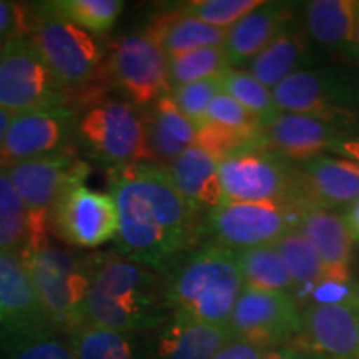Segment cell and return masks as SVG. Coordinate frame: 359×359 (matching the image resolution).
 Here are the masks:
<instances>
[{
    "label": "cell",
    "mask_w": 359,
    "mask_h": 359,
    "mask_svg": "<svg viewBox=\"0 0 359 359\" xmlns=\"http://www.w3.org/2000/svg\"><path fill=\"white\" fill-rule=\"evenodd\" d=\"M25 35L65 90H79L100 74L103 45L95 35L62 19L45 2L27 8Z\"/></svg>",
    "instance_id": "8992f818"
},
{
    "label": "cell",
    "mask_w": 359,
    "mask_h": 359,
    "mask_svg": "<svg viewBox=\"0 0 359 359\" xmlns=\"http://www.w3.org/2000/svg\"><path fill=\"white\" fill-rule=\"evenodd\" d=\"M275 248L280 253L294 285V298L298 291L313 293L318 285L325 283V268H323L320 255L298 228H293L286 235H283L275 243Z\"/></svg>",
    "instance_id": "4dcf8cb0"
},
{
    "label": "cell",
    "mask_w": 359,
    "mask_h": 359,
    "mask_svg": "<svg viewBox=\"0 0 359 359\" xmlns=\"http://www.w3.org/2000/svg\"><path fill=\"white\" fill-rule=\"evenodd\" d=\"M27 8L0 0V47L17 34H25Z\"/></svg>",
    "instance_id": "f35d334b"
},
{
    "label": "cell",
    "mask_w": 359,
    "mask_h": 359,
    "mask_svg": "<svg viewBox=\"0 0 359 359\" xmlns=\"http://www.w3.org/2000/svg\"><path fill=\"white\" fill-rule=\"evenodd\" d=\"M77 151L110 172L148 161L142 110L125 100H98L79 114Z\"/></svg>",
    "instance_id": "52a82bcc"
},
{
    "label": "cell",
    "mask_w": 359,
    "mask_h": 359,
    "mask_svg": "<svg viewBox=\"0 0 359 359\" xmlns=\"http://www.w3.org/2000/svg\"><path fill=\"white\" fill-rule=\"evenodd\" d=\"M303 210L283 201H223L205 215V235L212 238V243L233 251L275 245L296 228Z\"/></svg>",
    "instance_id": "8fae6325"
},
{
    "label": "cell",
    "mask_w": 359,
    "mask_h": 359,
    "mask_svg": "<svg viewBox=\"0 0 359 359\" xmlns=\"http://www.w3.org/2000/svg\"><path fill=\"white\" fill-rule=\"evenodd\" d=\"M48 231L70 248H98L118 231L115 201L109 193L88 188L85 180L72 182L53 205Z\"/></svg>",
    "instance_id": "7c38bea8"
},
{
    "label": "cell",
    "mask_w": 359,
    "mask_h": 359,
    "mask_svg": "<svg viewBox=\"0 0 359 359\" xmlns=\"http://www.w3.org/2000/svg\"><path fill=\"white\" fill-rule=\"evenodd\" d=\"M354 11V0H313L306 4V29L309 37L323 48L359 64Z\"/></svg>",
    "instance_id": "d4e9b609"
},
{
    "label": "cell",
    "mask_w": 359,
    "mask_h": 359,
    "mask_svg": "<svg viewBox=\"0 0 359 359\" xmlns=\"http://www.w3.org/2000/svg\"><path fill=\"white\" fill-rule=\"evenodd\" d=\"M299 344L325 359L359 358V314L353 298L339 303H308L302 309Z\"/></svg>",
    "instance_id": "2e32d148"
},
{
    "label": "cell",
    "mask_w": 359,
    "mask_h": 359,
    "mask_svg": "<svg viewBox=\"0 0 359 359\" xmlns=\"http://www.w3.org/2000/svg\"><path fill=\"white\" fill-rule=\"evenodd\" d=\"M331 154H338L343 156V158L353 160L359 165V137L344 138V140H341L338 145L331 150Z\"/></svg>",
    "instance_id": "60d3db41"
},
{
    "label": "cell",
    "mask_w": 359,
    "mask_h": 359,
    "mask_svg": "<svg viewBox=\"0 0 359 359\" xmlns=\"http://www.w3.org/2000/svg\"><path fill=\"white\" fill-rule=\"evenodd\" d=\"M236 259L246 288L294 294V285L275 245L240 250Z\"/></svg>",
    "instance_id": "f1b7e54d"
},
{
    "label": "cell",
    "mask_w": 359,
    "mask_h": 359,
    "mask_svg": "<svg viewBox=\"0 0 359 359\" xmlns=\"http://www.w3.org/2000/svg\"><path fill=\"white\" fill-rule=\"evenodd\" d=\"M264 351L246 341L233 338L228 341L213 359H263Z\"/></svg>",
    "instance_id": "ab89813d"
},
{
    "label": "cell",
    "mask_w": 359,
    "mask_h": 359,
    "mask_svg": "<svg viewBox=\"0 0 359 359\" xmlns=\"http://www.w3.org/2000/svg\"><path fill=\"white\" fill-rule=\"evenodd\" d=\"M29 245V218L19 193L0 165V251L22 253Z\"/></svg>",
    "instance_id": "836d02e7"
},
{
    "label": "cell",
    "mask_w": 359,
    "mask_h": 359,
    "mask_svg": "<svg viewBox=\"0 0 359 359\" xmlns=\"http://www.w3.org/2000/svg\"><path fill=\"white\" fill-rule=\"evenodd\" d=\"M45 4L62 19L95 37H102L114 29L125 7V2L120 0H55Z\"/></svg>",
    "instance_id": "1f68e13d"
},
{
    "label": "cell",
    "mask_w": 359,
    "mask_h": 359,
    "mask_svg": "<svg viewBox=\"0 0 359 359\" xmlns=\"http://www.w3.org/2000/svg\"><path fill=\"white\" fill-rule=\"evenodd\" d=\"M79 111L52 105L12 116L0 148V165L42 158L75 148Z\"/></svg>",
    "instance_id": "9a60e30c"
},
{
    "label": "cell",
    "mask_w": 359,
    "mask_h": 359,
    "mask_svg": "<svg viewBox=\"0 0 359 359\" xmlns=\"http://www.w3.org/2000/svg\"><path fill=\"white\" fill-rule=\"evenodd\" d=\"M75 359H145L137 334L85 321L67 334Z\"/></svg>",
    "instance_id": "83f0119b"
},
{
    "label": "cell",
    "mask_w": 359,
    "mask_h": 359,
    "mask_svg": "<svg viewBox=\"0 0 359 359\" xmlns=\"http://www.w3.org/2000/svg\"><path fill=\"white\" fill-rule=\"evenodd\" d=\"M296 359H325V358H323L321 354H318L316 351H313V349L304 348V346H302V344H299V354H298V358H296Z\"/></svg>",
    "instance_id": "f6af8a7d"
},
{
    "label": "cell",
    "mask_w": 359,
    "mask_h": 359,
    "mask_svg": "<svg viewBox=\"0 0 359 359\" xmlns=\"http://www.w3.org/2000/svg\"><path fill=\"white\" fill-rule=\"evenodd\" d=\"M354 302H356L358 314H359V285H354ZM358 359H359V358H358Z\"/></svg>",
    "instance_id": "7dc6e473"
},
{
    "label": "cell",
    "mask_w": 359,
    "mask_h": 359,
    "mask_svg": "<svg viewBox=\"0 0 359 359\" xmlns=\"http://www.w3.org/2000/svg\"><path fill=\"white\" fill-rule=\"evenodd\" d=\"M296 228L320 255L325 268V283L351 285L354 240L343 215L321 208H304Z\"/></svg>",
    "instance_id": "d6986e66"
},
{
    "label": "cell",
    "mask_w": 359,
    "mask_h": 359,
    "mask_svg": "<svg viewBox=\"0 0 359 359\" xmlns=\"http://www.w3.org/2000/svg\"><path fill=\"white\" fill-rule=\"evenodd\" d=\"M218 163L219 161L208 151L193 145L172 163L165 165L180 195L201 215L223 203Z\"/></svg>",
    "instance_id": "cb8c5ba5"
},
{
    "label": "cell",
    "mask_w": 359,
    "mask_h": 359,
    "mask_svg": "<svg viewBox=\"0 0 359 359\" xmlns=\"http://www.w3.org/2000/svg\"><path fill=\"white\" fill-rule=\"evenodd\" d=\"M12 115H8L6 110L0 109V148H2L4 138H6V133L8 130V125H11Z\"/></svg>",
    "instance_id": "ee69618b"
},
{
    "label": "cell",
    "mask_w": 359,
    "mask_h": 359,
    "mask_svg": "<svg viewBox=\"0 0 359 359\" xmlns=\"http://www.w3.org/2000/svg\"><path fill=\"white\" fill-rule=\"evenodd\" d=\"M304 208L346 210L359 200V165L343 156L320 155L294 165Z\"/></svg>",
    "instance_id": "e0dca14e"
},
{
    "label": "cell",
    "mask_w": 359,
    "mask_h": 359,
    "mask_svg": "<svg viewBox=\"0 0 359 359\" xmlns=\"http://www.w3.org/2000/svg\"><path fill=\"white\" fill-rule=\"evenodd\" d=\"M170 316L160 271L116 251L93 253L85 321L138 334L158 330Z\"/></svg>",
    "instance_id": "7a4b0ae2"
},
{
    "label": "cell",
    "mask_w": 359,
    "mask_h": 359,
    "mask_svg": "<svg viewBox=\"0 0 359 359\" xmlns=\"http://www.w3.org/2000/svg\"><path fill=\"white\" fill-rule=\"evenodd\" d=\"M222 92V80L217 77L172 88L170 97L173 98L178 110L198 128L206 123L210 105Z\"/></svg>",
    "instance_id": "8d00e7d4"
},
{
    "label": "cell",
    "mask_w": 359,
    "mask_h": 359,
    "mask_svg": "<svg viewBox=\"0 0 359 359\" xmlns=\"http://www.w3.org/2000/svg\"><path fill=\"white\" fill-rule=\"evenodd\" d=\"M50 326L19 253L0 251V333Z\"/></svg>",
    "instance_id": "44dd1931"
},
{
    "label": "cell",
    "mask_w": 359,
    "mask_h": 359,
    "mask_svg": "<svg viewBox=\"0 0 359 359\" xmlns=\"http://www.w3.org/2000/svg\"><path fill=\"white\" fill-rule=\"evenodd\" d=\"M206 122L219 125V127L228 130H235V132L253 135V137H259V130H262V122L257 116L224 92L215 97L208 109Z\"/></svg>",
    "instance_id": "74e56055"
},
{
    "label": "cell",
    "mask_w": 359,
    "mask_h": 359,
    "mask_svg": "<svg viewBox=\"0 0 359 359\" xmlns=\"http://www.w3.org/2000/svg\"><path fill=\"white\" fill-rule=\"evenodd\" d=\"M294 8L288 2H263L226 30L223 48L230 69L250 64L269 42L293 24Z\"/></svg>",
    "instance_id": "7402d4cb"
},
{
    "label": "cell",
    "mask_w": 359,
    "mask_h": 359,
    "mask_svg": "<svg viewBox=\"0 0 359 359\" xmlns=\"http://www.w3.org/2000/svg\"><path fill=\"white\" fill-rule=\"evenodd\" d=\"M264 0H195L178 7L185 15L198 19L205 24L228 30L246 13L263 6Z\"/></svg>",
    "instance_id": "d590c367"
},
{
    "label": "cell",
    "mask_w": 359,
    "mask_h": 359,
    "mask_svg": "<svg viewBox=\"0 0 359 359\" xmlns=\"http://www.w3.org/2000/svg\"><path fill=\"white\" fill-rule=\"evenodd\" d=\"M341 215H343V219L346 223L349 233H351L353 240L359 241V200L354 201L346 212H343Z\"/></svg>",
    "instance_id": "7bdbcfd3"
},
{
    "label": "cell",
    "mask_w": 359,
    "mask_h": 359,
    "mask_svg": "<svg viewBox=\"0 0 359 359\" xmlns=\"http://www.w3.org/2000/svg\"><path fill=\"white\" fill-rule=\"evenodd\" d=\"M140 110L145 123L148 161L168 165L196 143V127L178 110L170 93Z\"/></svg>",
    "instance_id": "603a6c76"
},
{
    "label": "cell",
    "mask_w": 359,
    "mask_h": 359,
    "mask_svg": "<svg viewBox=\"0 0 359 359\" xmlns=\"http://www.w3.org/2000/svg\"><path fill=\"white\" fill-rule=\"evenodd\" d=\"M281 114H298L359 137V72L353 67H316L296 72L273 88Z\"/></svg>",
    "instance_id": "5b68a950"
},
{
    "label": "cell",
    "mask_w": 359,
    "mask_h": 359,
    "mask_svg": "<svg viewBox=\"0 0 359 359\" xmlns=\"http://www.w3.org/2000/svg\"><path fill=\"white\" fill-rule=\"evenodd\" d=\"M219 80H222L223 92L241 103L246 110H250L262 125L269 123L281 114L275 103L273 90L264 87L250 72L230 69L224 72Z\"/></svg>",
    "instance_id": "e575fe53"
},
{
    "label": "cell",
    "mask_w": 359,
    "mask_h": 359,
    "mask_svg": "<svg viewBox=\"0 0 359 359\" xmlns=\"http://www.w3.org/2000/svg\"><path fill=\"white\" fill-rule=\"evenodd\" d=\"M19 193L29 218V245L24 251L40 248L48 241V219L62 191L77 180H87L90 167L72 148L64 154L4 165Z\"/></svg>",
    "instance_id": "ba28073f"
},
{
    "label": "cell",
    "mask_w": 359,
    "mask_h": 359,
    "mask_svg": "<svg viewBox=\"0 0 359 359\" xmlns=\"http://www.w3.org/2000/svg\"><path fill=\"white\" fill-rule=\"evenodd\" d=\"M45 318L53 330L69 334L85 323V299L92 281L93 255L79 253L70 246L53 245L22 251Z\"/></svg>",
    "instance_id": "277c9868"
},
{
    "label": "cell",
    "mask_w": 359,
    "mask_h": 359,
    "mask_svg": "<svg viewBox=\"0 0 359 359\" xmlns=\"http://www.w3.org/2000/svg\"><path fill=\"white\" fill-rule=\"evenodd\" d=\"M109 195L118 215L114 251L156 271L205 236V215L180 195L165 165L142 161L110 172Z\"/></svg>",
    "instance_id": "6da1fadb"
},
{
    "label": "cell",
    "mask_w": 359,
    "mask_h": 359,
    "mask_svg": "<svg viewBox=\"0 0 359 359\" xmlns=\"http://www.w3.org/2000/svg\"><path fill=\"white\" fill-rule=\"evenodd\" d=\"M161 275L172 314L215 326H228L245 288L236 251L212 241L175 259Z\"/></svg>",
    "instance_id": "3957f363"
},
{
    "label": "cell",
    "mask_w": 359,
    "mask_h": 359,
    "mask_svg": "<svg viewBox=\"0 0 359 359\" xmlns=\"http://www.w3.org/2000/svg\"><path fill=\"white\" fill-rule=\"evenodd\" d=\"M0 359H75L64 334L52 326L0 333Z\"/></svg>",
    "instance_id": "f546056e"
},
{
    "label": "cell",
    "mask_w": 359,
    "mask_h": 359,
    "mask_svg": "<svg viewBox=\"0 0 359 359\" xmlns=\"http://www.w3.org/2000/svg\"><path fill=\"white\" fill-rule=\"evenodd\" d=\"M218 175L223 201H283L304 208L294 165L263 148L259 142L223 158Z\"/></svg>",
    "instance_id": "9c48e42d"
},
{
    "label": "cell",
    "mask_w": 359,
    "mask_h": 359,
    "mask_svg": "<svg viewBox=\"0 0 359 359\" xmlns=\"http://www.w3.org/2000/svg\"><path fill=\"white\" fill-rule=\"evenodd\" d=\"M52 105H67L62 87L25 34L0 47V109L15 116Z\"/></svg>",
    "instance_id": "30bf717a"
},
{
    "label": "cell",
    "mask_w": 359,
    "mask_h": 359,
    "mask_svg": "<svg viewBox=\"0 0 359 359\" xmlns=\"http://www.w3.org/2000/svg\"><path fill=\"white\" fill-rule=\"evenodd\" d=\"M233 339L228 326H215L172 314L155 330L147 359H213Z\"/></svg>",
    "instance_id": "ffe728a7"
},
{
    "label": "cell",
    "mask_w": 359,
    "mask_h": 359,
    "mask_svg": "<svg viewBox=\"0 0 359 359\" xmlns=\"http://www.w3.org/2000/svg\"><path fill=\"white\" fill-rule=\"evenodd\" d=\"M109 74L115 87L138 109H147L170 93L167 55L147 32L127 34L115 40Z\"/></svg>",
    "instance_id": "5bb4252c"
},
{
    "label": "cell",
    "mask_w": 359,
    "mask_h": 359,
    "mask_svg": "<svg viewBox=\"0 0 359 359\" xmlns=\"http://www.w3.org/2000/svg\"><path fill=\"white\" fill-rule=\"evenodd\" d=\"M170 90L201 80L222 77L230 70L226 52L222 47H206L167 58Z\"/></svg>",
    "instance_id": "d6a6232c"
},
{
    "label": "cell",
    "mask_w": 359,
    "mask_h": 359,
    "mask_svg": "<svg viewBox=\"0 0 359 359\" xmlns=\"http://www.w3.org/2000/svg\"><path fill=\"white\" fill-rule=\"evenodd\" d=\"M348 135L330 125L298 114H280L259 130V145L288 161H299L331 154Z\"/></svg>",
    "instance_id": "ac0fdd59"
},
{
    "label": "cell",
    "mask_w": 359,
    "mask_h": 359,
    "mask_svg": "<svg viewBox=\"0 0 359 359\" xmlns=\"http://www.w3.org/2000/svg\"><path fill=\"white\" fill-rule=\"evenodd\" d=\"M228 330L264 353L293 343L302 334V309L294 294L243 288L233 308Z\"/></svg>",
    "instance_id": "4fadbf2b"
},
{
    "label": "cell",
    "mask_w": 359,
    "mask_h": 359,
    "mask_svg": "<svg viewBox=\"0 0 359 359\" xmlns=\"http://www.w3.org/2000/svg\"><path fill=\"white\" fill-rule=\"evenodd\" d=\"M299 354V344L298 341H293V343L283 344V346L273 348L269 351L264 353L263 359H296Z\"/></svg>",
    "instance_id": "b9f144b4"
},
{
    "label": "cell",
    "mask_w": 359,
    "mask_h": 359,
    "mask_svg": "<svg viewBox=\"0 0 359 359\" xmlns=\"http://www.w3.org/2000/svg\"><path fill=\"white\" fill-rule=\"evenodd\" d=\"M313 48L306 34L298 25L286 27L248 64V72L264 87L273 90L296 74L314 64Z\"/></svg>",
    "instance_id": "484cf974"
},
{
    "label": "cell",
    "mask_w": 359,
    "mask_h": 359,
    "mask_svg": "<svg viewBox=\"0 0 359 359\" xmlns=\"http://www.w3.org/2000/svg\"><path fill=\"white\" fill-rule=\"evenodd\" d=\"M354 20H356V40L359 45V2H356V11H354Z\"/></svg>",
    "instance_id": "bcb514c9"
},
{
    "label": "cell",
    "mask_w": 359,
    "mask_h": 359,
    "mask_svg": "<svg viewBox=\"0 0 359 359\" xmlns=\"http://www.w3.org/2000/svg\"><path fill=\"white\" fill-rule=\"evenodd\" d=\"M145 32L160 45L167 58L198 48L222 47L226 39L224 29L193 19L190 15H185L180 8L155 19Z\"/></svg>",
    "instance_id": "4316f807"
}]
</instances>
